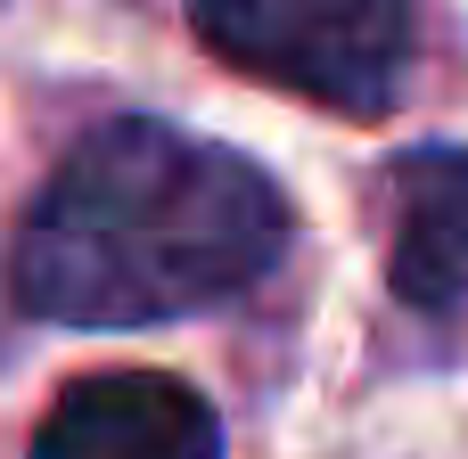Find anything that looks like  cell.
<instances>
[{
  "mask_svg": "<svg viewBox=\"0 0 468 459\" xmlns=\"http://www.w3.org/2000/svg\"><path fill=\"white\" fill-rule=\"evenodd\" d=\"M296 214L280 181L165 115L82 131L8 246V304L49 329H165L280 271Z\"/></svg>",
  "mask_w": 468,
  "mask_h": 459,
  "instance_id": "1",
  "label": "cell"
},
{
  "mask_svg": "<svg viewBox=\"0 0 468 459\" xmlns=\"http://www.w3.org/2000/svg\"><path fill=\"white\" fill-rule=\"evenodd\" d=\"M214 57L329 115H395L420 57V0H189Z\"/></svg>",
  "mask_w": 468,
  "mask_h": 459,
  "instance_id": "2",
  "label": "cell"
},
{
  "mask_svg": "<svg viewBox=\"0 0 468 459\" xmlns=\"http://www.w3.org/2000/svg\"><path fill=\"white\" fill-rule=\"evenodd\" d=\"M33 459H222V419L165 370H99L41 411Z\"/></svg>",
  "mask_w": 468,
  "mask_h": 459,
  "instance_id": "3",
  "label": "cell"
},
{
  "mask_svg": "<svg viewBox=\"0 0 468 459\" xmlns=\"http://www.w3.org/2000/svg\"><path fill=\"white\" fill-rule=\"evenodd\" d=\"M387 197H395L387 287L428 320H461L468 312V148H452V140L403 148L387 164Z\"/></svg>",
  "mask_w": 468,
  "mask_h": 459,
  "instance_id": "4",
  "label": "cell"
}]
</instances>
